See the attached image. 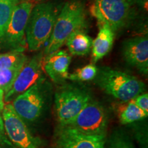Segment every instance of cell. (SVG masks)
Instances as JSON below:
<instances>
[{
    "label": "cell",
    "instance_id": "obj_1",
    "mask_svg": "<svg viewBox=\"0 0 148 148\" xmlns=\"http://www.w3.org/2000/svg\"><path fill=\"white\" fill-rule=\"evenodd\" d=\"M85 21L86 11L82 1L73 0L66 2L57 16L44 51L45 56L59 50L72 33L84 27Z\"/></svg>",
    "mask_w": 148,
    "mask_h": 148
},
{
    "label": "cell",
    "instance_id": "obj_2",
    "mask_svg": "<svg viewBox=\"0 0 148 148\" xmlns=\"http://www.w3.org/2000/svg\"><path fill=\"white\" fill-rule=\"evenodd\" d=\"M95 82L106 93L121 101H127L145 91L141 80L125 72L102 67L98 69Z\"/></svg>",
    "mask_w": 148,
    "mask_h": 148
},
{
    "label": "cell",
    "instance_id": "obj_3",
    "mask_svg": "<svg viewBox=\"0 0 148 148\" xmlns=\"http://www.w3.org/2000/svg\"><path fill=\"white\" fill-rule=\"evenodd\" d=\"M58 10L50 2L38 3L33 6L25 28L27 47L35 51L43 47L52 33Z\"/></svg>",
    "mask_w": 148,
    "mask_h": 148
},
{
    "label": "cell",
    "instance_id": "obj_4",
    "mask_svg": "<svg viewBox=\"0 0 148 148\" xmlns=\"http://www.w3.org/2000/svg\"><path fill=\"white\" fill-rule=\"evenodd\" d=\"M90 95L84 88L66 86L55 95V110L60 125H66L76 117L90 100Z\"/></svg>",
    "mask_w": 148,
    "mask_h": 148
},
{
    "label": "cell",
    "instance_id": "obj_5",
    "mask_svg": "<svg viewBox=\"0 0 148 148\" xmlns=\"http://www.w3.org/2000/svg\"><path fill=\"white\" fill-rule=\"evenodd\" d=\"M90 12L99 26L106 25L115 32L128 21L130 7L127 0H95Z\"/></svg>",
    "mask_w": 148,
    "mask_h": 148
},
{
    "label": "cell",
    "instance_id": "obj_6",
    "mask_svg": "<svg viewBox=\"0 0 148 148\" xmlns=\"http://www.w3.org/2000/svg\"><path fill=\"white\" fill-rule=\"evenodd\" d=\"M1 115L5 133L16 148H40V140L33 136L12 104L4 105Z\"/></svg>",
    "mask_w": 148,
    "mask_h": 148
},
{
    "label": "cell",
    "instance_id": "obj_7",
    "mask_svg": "<svg viewBox=\"0 0 148 148\" xmlns=\"http://www.w3.org/2000/svg\"><path fill=\"white\" fill-rule=\"evenodd\" d=\"M66 126L86 134L106 136L108 115L101 104L90 99L76 117Z\"/></svg>",
    "mask_w": 148,
    "mask_h": 148
},
{
    "label": "cell",
    "instance_id": "obj_8",
    "mask_svg": "<svg viewBox=\"0 0 148 148\" xmlns=\"http://www.w3.org/2000/svg\"><path fill=\"white\" fill-rule=\"evenodd\" d=\"M34 3L25 1L15 5L5 34L1 38L3 43L12 50L23 51L25 45V28Z\"/></svg>",
    "mask_w": 148,
    "mask_h": 148
},
{
    "label": "cell",
    "instance_id": "obj_9",
    "mask_svg": "<svg viewBox=\"0 0 148 148\" xmlns=\"http://www.w3.org/2000/svg\"><path fill=\"white\" fill-rule=\"evenodd\" d=\"M45 92L41 78L12 101L14 111L23 121L32 123L41 115L45 105Z\"/></svg>",
    "mask_w": 148,
    "mask_h": 148
},
{
    "label": "cell",
    "instance_id": "obj_10",
    "mask_svg": "<svg viewBox=\"0 0 148 148\" xmlns=\"http://www.w3.org/2000/svg\"><path fill=\"white\" fill-rule=\"evenodd\" d=\"M42 60L43 53L40 52L27 61L18 73L12 87L4 94L5 102L12 101L18 95L36 84L41 76Z\"/></svg>",
    "mask_w": 148,
    "mask_h": 148
},
{
    "label": "cell",
    "instance_id": "obj_11",
    "mask_svg": "<svg viewBox=\"0 0 148 148\" xmlns=\"http://www.w3.org/2000/svg\"><path fill=\"white\" fill-rule=\"evenodd\" d=\"M105 135L82 133L66 125H60L57 143L60 148H105Z\"/></svg>",
    "mask_w": 148,
    "mask_h": 148
},
{
    "label": "cell",
    "instance_id": "obj_12",
    "mask_svg": "<svg viewBox=\"0 0 148 148\" xmlns=\"http://www.w3.org/2000/svg\"><path fill=\"white\" fill-rule=\"evenodd\" d=\"M123 54L130 65L136 68L143 75H147V36L135 37L125 40L123 45Z\"/></svg>",
    "mask_w": 148,
    "mask_h": 148
},
{
    "label": "cell",
    "instance_id": "obj_13",
    "mask_svg": "<svg viewBox=\"0 0 148 148\" xmlns=\"http://www.w3.org/2000/svg\"><path fill=\"white\" fill-rule=\"evenodd\" d=\"M71 57L65 50H58L42 60L44 70L55 83L64 82L68 78Z\"/></svg>",
    "mask_w": 148,
    "mask_h": 148
},
{
    "label": "cell",
    "instance_id": "obj_14",
    "mask_svg": "<svg viewBox=\"0 0 148 148\" xmlns=\"http://www.w3.org/2000/svg\"><path fill=\"white\" fill-rule=\"evenodd\" d=\"M114 39V32L106 25L99 26V31L96 38L92 40V58L97 62L108 54L112 49Z\"/></svg>",
    "mask_w": 148,
    "mask_h": 148
},
{
    "label": "cell",
    "instance_id": "obj_15",
    "mask_svg": "<svg viewBox=\"0 0 148 148\" xmlns=\"http://www.w3.org/2000/svg\"><path fill=\"white\" fill-rule=\"evenodd\" d=\"M65 42L71 54L85 56L90 51L92 40L86 33L80 29L72 33Z\"/></svg>",
    "mask_w": 148,
    "mask_h": 148
},
{
    "label": "cell",
    "instance_id": "obj_16",
    "mask_svg": "<svg viewBox=\"0 0 148 148\" xmlns=\"http://www.w3.org/2000/svg\"><path fill=\"white\" fill-rule=\"evenodd\" d=\"M118 117L122 124H128L147 117L148 113L144 112L135 104L133 99L121 101L116 108Z\"/></svg>",
    "mask_w": 148,
    "mask_h": 148
},
{
    "label": "cell",
    "instance_id": "obj_17",
    "mask_svg": "<svg viewBox=\"0 0 148 148\" xmlns=\"http://www.w3.org/2000/svg\"><path fill=\"white\" fill-rule=\"evenodd\" d=\"M27 61L26 56L22 51L12 50L0 55V69L22 68Z\"/></svg>",
    "mask_w": 148,
    "mask_h": 148
},
{
    "label": "cell",
    "instance_id": "obj_18",
    "mask_svg": "<svg viewBox=\"0 0 148 148\" xmlns=\"http://www.w3.org/2000/svg\"><path fill=\"white\" fill-rule=\"evenodd\" d=\"M16 4L14 0H0V39L6 31L12 11Z\"/></svg>",
    "mask_w": 148,
    "mask_h": 148
},
{
    "label": "cell",
    "instance_id": "obj_19",
    "mask_svg": "<svg viewBox=\"0 0 148 148\" xmlns=\"http://www.w3.org/2000/svg\"><path fill=\"white\" fill-rule=\"evenodd\" d=\"M98 69L94 64H88L75 70L73 73L69 74L68 79L77 82L90 81L95 79L97 75Z\"/></svg>",
    "mask_w": 148,
    "mask_h": 148
},
{
    "label": "cell",
    "instance_id": "obj_20",
    "mask_svg": "<svg viewBox=\"0 0 148 148\" xmlns=\"http://www.w3.org/2000/svg\"><path fill=\"white\" fill-rule=\"evenodd\" d=\"M21 69L22 68H11L0 69V89L4 92V94L12 87Z\"/></svg>",
    "mask_w": 148,
    "mask_h": 148
},
{
    "label": "cell",
    "instance_id": "obj_21",
    "mask_svg": "<svg viewBox=\"0 0 148 148\" xmlns=\"http://www.w3.org/2000/svg\"><path fill=\"white\" fill-rule=\"evenodd\" d=\"M110 148H134L129 140L123 136H114L110 142Z\"/></svg>",
    "mask_w": 148,
    "mask_h": 148
},
{
    "label": "cell",
    "instance_id": "obj_22",
    "mask_svg": "<svg viewBox=\"0 0 148 148\" xmlns=\"http://www.w3.org/2000/svg\"><path fill=\"white\" fill-rule=\"evenodd\" d=\"M0 148H16L5 133L2 116L0 113Z\"/></svg>",
    "mask_w": 148,
    "mask_h": 148
},
{
    "label": "cell",
    "instance_id": "obj_23",
    "mask_svg": "<svg viewBox=\"0 0 148 148\" xmlns=\"http://www.w3.org/2000/svg\"><path fill=\"white\" fill-rule=\"evenodd\" d=\"M133 100L138 108L146 113H148V94L147 92H143L137 95Z\"/></svg>",
    "mask_w": 148,
    "mask_h": 148
},
{
    "label": "cell",
    "instance_id": "obj_24",
    "mask_svg": "<svg viewBox=\"0 0 148 148\" xmlns=\"http://www.w3.org/2000/svg\"><path fill=\"white\" fill-rule=\"evenodd\" d=\"M4 107V92L0 89V113Z\"/></svg>",
    "mask_w": 148,
    "mask_h": 148
},
{
    "label": "cell",
    "instance_id": "obj_25",
    "mask_svg": "<svg viewBox=\"0 0 148 148\" xmlns=\"http://www.w3.org/2000/svg\"><path fill=\"white\" fill-rule=\"evenodd\" d=\"M14 1H16V3H21V2H22V1H27V0H14Z\"/></svg>",
    "mask_w": 148,
    "mask_h": 148
},
{
    "label": "cell",
    "instance_id": "obj_26",
    "mask_svg": "<svg viewBox=\"0 0 148 148\" xmlns=\"http://www.w3.org/2000/svg\"><path fill=\"white\" fill-rule=\"evenodd\" d=\"M34 1H36V2H40V1H42V0H34Z\"/></svg>",
    "mask_w": 148,
    "mask_h": 148
},
{
    "label": "cell",
    "instance_id": "obj_27",
    "mask_svg": "<svg viewBox=\"0 0 148 148\" xmlns=\"http://www.w3.org/2000/svg\"><path fill=\"white\" fill-rule=\"evenodd\" d=\"M143 1H147V0H143Z\"/></svg>",
    "mask_w": 148,
    "mask_h": 148
},
{
    "label": "cell",
    "instance_id": "obj_28",
    "mask_svg": "<svg viewBox=\"0 0 148 148\" xmlns=\"http://www.w3.org/2000/svg\"><path fill=\"white\" fill-rule=\"evenodd\" d=\"M27 1H28V0H27Z\"/></svg>",
    "mask_w": 148,
    "mask_h": 148
}]
</instances>
